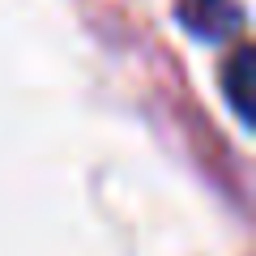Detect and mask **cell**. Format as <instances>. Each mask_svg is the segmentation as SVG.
Instances as JSON below:
<instances>
[{"instance_id": "obj_1", "label": "cell", "mask_w": 256, "mask_h": 256, "mask_svg": "<svg viewBox=\"0 0 256 256\" xmlns=\"http://www.w3.org/2000/svg\"><path fill=\"white\" fill-rule=\"evenodd\" d=\"M180 22L196 38H230L244 26L235 0H180Z\"/></svg>"}, {"instance_id": "obj_2", "label": "cell", "mask_w": 256, "mask_h": 256, "mask_svg": "<svg viewBox=\"0 0 256 256\" xmlns=\"http://www.w3.org/2000/svg\"><path fill=\"white\" fill-rule=\"evenodd\" d=\"M226 98H230V107H235V116L244 120V124H252V52L248 47H239L235 56H230V64H226Z\"/></svg>"}]
</instances>
